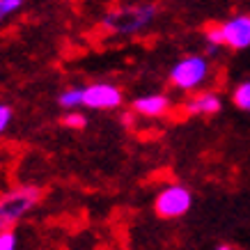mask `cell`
<instances>
[{
	"label": "cell",
	"mask_w": 250,
	"mask_h": 250,
	"mask_svg": "<svg viewBox=\"0 0 250 250\" xmlns=\"http://www.w3.org/2000/svg\"><path fill=\"white\" fill-rule=\"evenodd\" d=\"M156 14L159 12L154 5H129V7H117L108 12L101 25L115 35H138L152 25Z\"/></svg>",
	"instance_id": "cell-1"
},
{
	"label": "cell",
	"mask_w": 250,
	"mask_h": 250,
	"mask_svg": "<svg viewBox=\"0 0 250 250\" xmlns=\"http://www.w3.org/2000/svg\"><path fill=\"white\" fill-rule=\"evenodd\" d=\"M39 202L37 186H21L0 197V232H12L16 223Z\"/></svg>",
	"instance_id": "cell-2"
},
{
	"label": "cell",
	"mask_w": 250,
	"mask_h": 250,
	"mask_svg": "<svg viewBox=\"0 0 250 250\" xmlns=\"http://www.w3.org/2000/svg\"><path fill=\"white\" fill-rule=\"evenodd\" d=\"M170 83L177 90L193 92L209 78V60L205 55H186L170 69Z\"/></svg>",
	"instance_id": "cell-3"
},
{
	"label": "cell",
	"mask_w": 250,
	"mask_h": 250,
	"mask_svg": "<svg viewBox=\"0 0 250 250\" xmlns=\"http://www.w3.org/2000/svg\"><path fill=\"white\" fill-rule=\"evenodd\" d=\"M190 205H193V195L190 190L182 184H172L163 188L156 195V202H154V209L161 218H179L184 213H188Z\"/></svg>",
	"instance_id": "cell-4"
},
{
	"label": "cell",
	"mask_w": 250,
	"mask_h": 250,
	"mask_svg": "<svg viewBox=\"0 0 250 250\" xmlns=\"http://www.w3.org/2000/svg\"><path fill=\"white\" fill-rule=\"evenodd\" d=\"M124 94L113 83H92L83 87V106L92 110H113L122 106Z\"/></svg>",
	"instance_id": "cell-5"
},
{
	"label": "cell",
	"mask_w": 250,
	"mask_h": 250,
	"mask_svg": "<svg viewBox=\"0 0 250 250\" xmlns=\"http://www.w3.org/2000/svg\"><path fill=\"white\" fill-rule=\"evenodd\" d=\"M220 35H223V46L243 51L250 46V14H236L220 23Z\"/></svg>",
	"instance_id": "cell-6"
},
{
	"label": "cell",
	"mask_w": 250,
	"mask_h": 250,
	"mask_svg": "<svg viewBox=\"0 0 250 250\" xmlns=\"http://www.w3.org/2000/svg\"><path fill=\"white\" fill-rule=\"evenodd\" d=\"M223 110V99L216 92H200L186 101L188 115H216Z\"/></svg>",
	"instance_id": "cell-7"
},
{
	"label": "cell",
	"mask_w": 250,
	"mask_h": 250,
	"mask_svg": "<svg viewBox=\"0 0 250 250\" xmlns=\"http://www.w3.org/2000/svg\"><path fill=\"white\" fill-rule=\"evenodd\" d=\"M133 110L143 117H161L170 110V99L166 94H145L133 101Z\"/></svg>",
	"instance_id": "cell-8"
},
{
	"label": "cell",
	"mask_w": 250,
	"mask_h": 250,
	"mask_svg": "<svg viewBox=\"0 0 250 250\" xmlns=\"http://www.w3.org/2000/svg\"><path fill=\"white\" fill-rule=\"evenodd\" d=\"M60 108H64L67 113H76V108L83 106V87H67L58 97Z\"/></svg>",
	"instance_id": "cell-9"
},
{
	"label": "cell",
	"mask_w": 250,
	"mask_h": 250,
	"mask_svg": "<svg viewBox=\"0 0 250 250\" xmlns=\"http://www.w3.org/2000/svg\"><path fill=\"white\" fill-rule=\"evenodd\" d=\"M232 101L239 110L250 113V81H243L232 90Z\"/></svg>",
	"instance_id": "cell-10"
},
{
	"label": "cell",
	"mask_w": 250,
	"mask_h": 250,
	"mask_svg": "<svg viewBox=\"0 0 250 250\" xmlns=\"http://www.w3.org/2000/svg\"><path fill=\"white\" fill-rule=\"evenodd\" d=\"M23 7V0H0V23L9 19L12 14H16Z\"/></svg>",
	"instance_id": "cell-11"
},
{
	"label": "cell",
	"mask_w": 250,
	"mask_h": 250,
	"mask_svg": "<svg viewBox=\"0 0 250 250\" xmlns=\"http://www.w3.org/2000/svg\"><path fill=\"white\" fill-rule=\"evenodd\" d=\"M64 122V126H71V129H85V124H87V117L81 113H67L62 117Z\"/></svg>",
	"instance_id": "cell-12"
},
{
	"label": "cell",
	"mask_w": 250,
	"mask_h": 250,
	"mask_svg": "<svg viewBox=\"0 0 250 250\" xmlns=\"http://www.w3.org/2000/svg\"><path fill=\"white\" fill-rule=\"evenodd\" d=\"M205 39H207V44L213 46V48L223 46V35H220V25H209V28L205 30Z\"/></svg>",
	"instance_id": "cell-13"
},
{
	"label": "cell",
	"mask_w": 250,
	"mask_h": 250,
	"mask_svg": "<svg viewBox=\"0 0 250 250\" xmlns=\"http://www.w3.org/2000/svg\"><path fill=\"white\" fill-rule=\"evenodd\" d=\"M12 117H14V110L7 104H0V133L7 131V126L12 124Z\"/></svg>",
	"instance_id": "cell-14"
},
{
	"label": "cell",
	"mask_w": 250,
	"mask_h": 250,
	"mask_svg": "<svg viewBox=\"0 0 250 250\" xmlns=\"http://www.w3.org/2000/svg\"><path fill=\"white\" fill-rule=\"evenodd\" d=\"M16 243L14 232H0V250H16Z\"/></svg>",
	"instance_id": "cell-15"
},
{
	"label": "cell",
	"mask_w": 250,
	"mask_h": 250,
	"mask_svg": "<svg viewBox=\"0 0 250 250\" xmlns=\"http://www.w3.org/2000/svg\"><path fill=\"white\" fill-rule=\"evenodd\" d=\"M216 250H232V248H229V246H218Z\"/></svg>",
	"instance_id": "cell-16"
}]
</instances>
